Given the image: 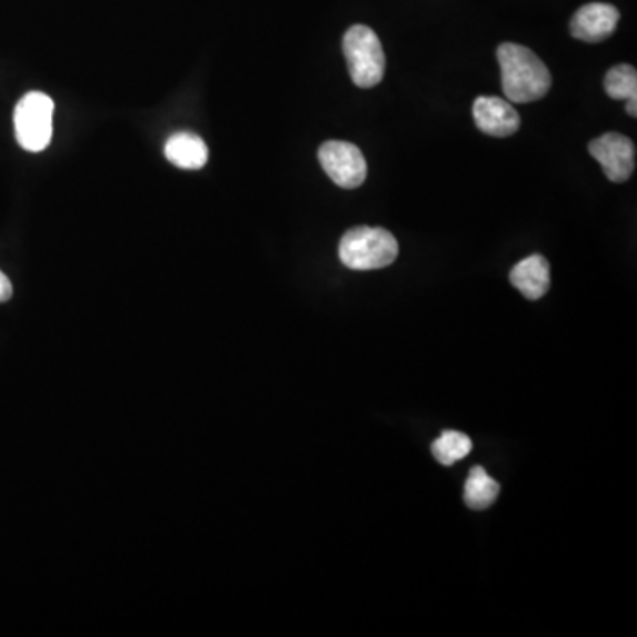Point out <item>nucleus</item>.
I'll return each instance as SVG.
<instances>
[{
    "label": "nucleus",
    "mask_w": 637,
    "mask_h": 637,
    "mask_svg": "<svg viewBox=\"0 0 637 637\" xmlns=\"http://www.w3.org/2000/svg\"><path fill=\"white\" fill-rule=\"evenodd\" d=\"M501 86L511 103H534L551 89V73L537 53L522 44L504 43L498 48Z\"/></svg>",
    "instance_id": "obj_1"
},
{
    "label": "nucleus",
    "mask_w": 637,
    "mask_h": 637,
    "mask_svg": "<svg viewBox=\"0 0 637 637\" xmlns=\"http://www.w3.org/2000/svg\"><path fill=\"white\" fill-rule=\"evenodd\" d=\"M399 243L391 232L379 227H355L340 239L342 265L356 271H370L394 265Z\"/></svg>",
    "instance_id": "obj_2"
},
{
    "label": "nucleus",
    "mask_w": 637,
    "mask_h": 637,
    "mask_svg": "<svg viewBox=\"0 0 637 637\" xmlns=\"http://www.w3.org/2000/svg\"><path fill=\"white\" fill-rule=\"evenodd\" d=\"M346 56L352 82L361 89L378 86L385 77L386 57L378 34L367 26H352L344 34Z\"/></svg>",
    "instance_id": "obj_3"
},
{
    "label": "nucleus",
    "mask_w": 637,
    "mask_h": 637,
    "mask_svg": "<svg viewBox=\"0 0 637 637\" xmlns=\"http://www.w3.org/2000/svg\"><path fill=\"white\" fill-rule=\"evenodd\" d=\"M53 101L44 92H27L14 109L17 140L26 151L40 152L52 140Z\"/></svg>",
    "instance_id": "obj_4"
},
{
    "label": "nucleus",
    "mask_w": 637,
    "mask_h": 637,
    "mask_svg": "<svg viewBox=\"0 0 637 637\" xmlns=\"http://www.w3.org/2000/svg\"><path fill=\"white\" fill-rule=\"evenodd\" d=\"M319 161L328 178L346 190L361 187L367 179V161L355 143L328 140L319 148Z\"/></svg>",
    "instance_id": "obj_5"
},
{
    "label": "nucleus",
    "mask_w": 637,
    "mask_h": 637,
    "mask_svg": "<svg viewBox=\"0 0 637 637\" xmlns=\"http://www.w3.org/2000/svg\"><path fill=\"white\" fill-rule=\"evenodd\" d=\"M588 151L600 163L609 181L625 182L633 176L636 167V148L633 140L627 139L625 135H603L591 140Z\"/></svg>",
    "instance_id": "obj_6"
},
{
    "label": "nucleus",
    "mask_w": 637,
    "mask_h": 637,
    "mask_svg": "<svg viewBox=\"0 0 637 637\" xmlns=\"http://www.w3.org/2000/svg\"><path fill=\"white\" fill-rule=\"evenodd\" d=\"M620 22V11L615 6L606 2H591L583 6L570 22V34L576 40L586 41V43H600L607 40L616 26Z\"/></svg>",
    "instance_id": "obj_7"
},
{
    "label": "nucleus",
    "mask_w": 637,
    "mask_h": 637,
    "mask_svg": "<svg viewBox=\"0 0 637 637\" xmlns=\"http://www.w3.org/2000/svg\"><path fill=\"white\" fill-rule=\"evenodd\" d=\"M472 118L478 130L490 137H510L520 127L517 110L504 98L496 96H480L472 103Z\"/></svg>",
    "instance_id": "obj_8"
},
{
    "label": "nucleus",
    "mask_w": 637,
    "mask_h": 637,
    "mask_svg": "<svg viewBox=\"0 0 637 637\" xmlns=\"http://www.w3.org/2000/svg\"><path fill=\"white\" fill-rule=\"evenodd\" d=\"M511 286L525 298L537 301L549 291V262L543 256H529L520 260L510 271Z\"/></svg>",
    "instance_id": "obj_9"
},
{
    "label": "nucleus",
    "mask_w": 637,
    "mask_h": 637,
    "mask_svg": "<svg viewBox=\"0 0 637 637\" xmlns=\"http://www.w3.org/2000/svg\"><path fill=\"white\" fill-rule=\"evenodd\" d=\"M166 157L179 169L199 170L208 163L209 151L199 135L179 131L167 140Z\"/></svg>",
    "instance_id": "obj_10"
},
{
    "label": "nucleus",
    "mask_w": 637,
    "mask_h": 637,
    "mask_svg": "<svg viewBox=\"0 0 637 637\" xmlns=\"http://www.w3.org/2000/svg\"><path fill=\"white\" fill-rule=\"evenodd\" d=\"M499 496V484L481 466H475L466 480L465 501L471 510L492 507Z\"/></svg>",
    "instance_id": "obj_11"
},
{
    "label": "nucleus",
    "mask_w": 637,
    "mask_h": 637,
    "mask_svg": "<svg viewBox=\"0 0 637 637\" xmlns=\"http://www.w3.org/2000/svg\"><path fill=\"white\" fill-rule=\"evenodd\" d=\"M432 456L438 462L445 466L456 465L457 460L465 459L472 450V441L465 432L457 430H445L436 441L432 442Z\"/></svg>",
    "instance_id": "obj_12"
},
{
    "label": "nucleus",
    "mask_w": 637,
    "mask_h": 637,
    "mask_svg": "<svg viewBox=\"0 0 637 637\" xmlns=\"http://www.w3.org/2000/svg\"><path fill=\"white\" fill-rule=\"evenodd\" d=\"M606 92L613 100H630L637 98V71L634 66H615L607 71L604 80Z\"/></svg>",
    "instance_id": "obj_13"
},
{
    "label": "nucleus",
    "mask_w": 637,
    "mask_h": 637,
    "mask_svg": "<svg viewBox=\"0 0 637 637\" xmlns=\"http://www.w3.org/2000/svg\"><path fill=\"white\" fill-rule=\"evenodd\" d=\"M13 296V286L9 282V278L0 271V303H4Z\"/></svg>",
    "instance_id": "obj_14"
},
{
    "label": "nucleus",
    "mask_w": 637,
    "mask_h": 637,
    "mask_svg": "<svg viewBox=\"0 0 637 637\" xmlns=\"http://www.w3.org/2000/svg\"><path fill=\"white\" fill-rule=\"evenodd\" d=\"M627 112H629V116H633V118H636V116H637V98H630V100H627Z\"/></svg>",
    "instance_id": "obj_15"
}]
</instances>
